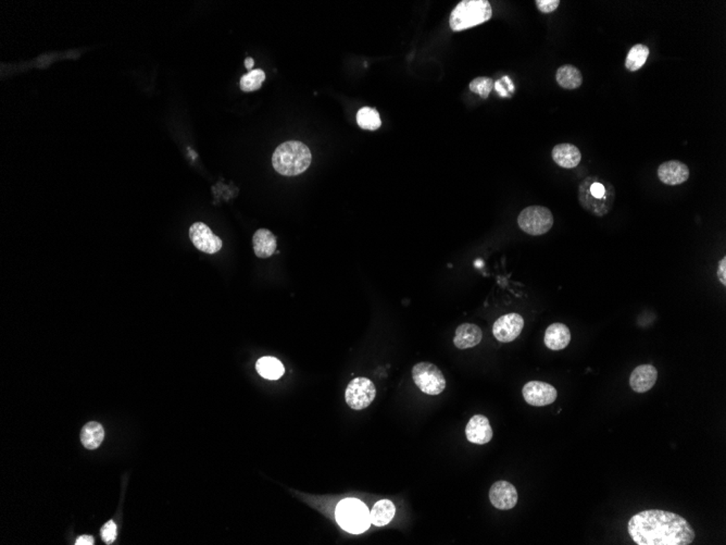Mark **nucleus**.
<instances>
[{
    "label": "nucleus",
    "mask_w": 726,
    "mask_h": 545,
    "mask_svg": "<svg viewBox=\"0 0 726 545\" xmlns=\"http://www.w3.org/2000/svg\"><path fill=\"white\" fill-rule=\"evenodd\" d=\"M649 55H650V51L646 45H643V44L634 45L626 57L625 68L631 72H636L639 69L643 68Z\"/></svg>",
    "instance_id": "b1692460"
},
{
    "label": "nucleus",
    "mask_w": 726,
    "mask_h": 545,
    "mask_svg": "<svg viewBox=\"0 0 726 545\" xmlns=\"http://www.w3.org/2000/svg\"><path fill=\"white\" fill-rule=\"evenodd\" d=\"M493 85L495 83H493V78L480 76V78H474L470 83V91L472 93L478 94L482 99H486L493 91Z\"/></svg>",
    "instance_id": "bb28decb"
},
{
    "label": "nucleus",
    "mask_w": 726,
    "mask_h": 545,
    "mask_svg": "<svg viewBox=\"0 0 726 545\" xmlns=\"http://www.w3.org/2000/svg\"><path fill=\"white\" fill-rule=\"evenodd\" d=\"M412 378L416 387L428 395H439L446 387L443 372L431 362H419L412 369Z\"/></svg>",
    "instance_id": "0eeeda50"
},
{
    "label": "nucleus",
    "mask_w": 726,
    "mask_h": 545,
    "mask_svg": "<svg viewBox=\"0 0 726 545\" xmlns=\"http://www.w3.org/2000/svg\"><path fill=\"white\" fill-rule=\"evenodd\" d=\"M658 178L666 185H679L689 180V169L679 160L666 161L659 166Z\"/></svg>",
    "instance_id": "4468645a"
},
{
    "label": "nucleus",
    "mask_w": 726,
    "mask_h": 545,
    "mask_svg": "<svg viewBox=\"0 0 726 545\" xmlns=\"http://www.w3.org/2000/svg\"><path fill=\"white\" fill-rule=\"evenodd\" d=\"M105 437V430L101 424L96 421L88 422L81 431V442L87 450H96L103 443Z\"/></svg>",
    "instance_id": "4be33fe9"
},
{
    "label": "nucleus",
    "mask_w": 726,
    "mask_h": 545,
    "mask_svg": "<svg viewBox=\"0 0 726 545\" xmlns=\"http://www.w3.org/2000/svg\"><path fill=\"white\" fill-rule=\"evenodd\" d=\"M376 389L373 382L368 378H355L346 389L345 400L349 408L355 410H364L375 399Z\"/></svg>",
    "instance_id": "6e6552de"
},
{
    "label": "nucleus",
    "mask_w": 726,
    "mask_h": 545,
    "mask_svg": "<svg viewBox=\"0 0 726 545\" xmlns=\"http://www.w3.org/2000/svg\"><path fill=\"white\" fill-rule=\"evenodd\" d=\"M95 540L90 535H82L76 540V545H93Z\"/></svg>",
    "instance_id": "7c9ffc66"
},
{
    "label": "nucleus",
    "mask_w": 726,
    "mask_h": 545,
    "mask_svg": "<svg viewBox=\"0 0 726 545\" xmlns=\"http://www.w3.org/2000/svg\"><path fill=\"white\" fill-rule=\"evenodd\" d=\"M101 539L105 544H111L117 539V525L113 520H109L108 523L103 526L101 530Z\"/></svg>",
    "instance_id": "cd10ccee"
},
{
    "label": "nucleus",
    "mask_w": 726,
    "mask_h": 545,
    "mask_svg": "<svg viewBox=\"0 0 726 545\" xmlns=\"http://www.w3.org/2000/svg\"><path fill=\"white\" fill-rule=\"evenodd\" d=\"M524 400L527 404L536 408H543L552 404L557 400L558 392L556 387L541 381H531L522 389Z\"/></svg>",
    "instance_id": "1a4fd4ad"
},
{
    "label": "nucleus",
    "mask_w": 726,
    "mask_h": 545,
    "mask_svg": "<svg viewBox=\"0 0 726 545\" xmlns=\"http://www.w3.org/2000/svg\"><path fill=\"white\" fill-rule=\"evenodd\" d=\"M552 159L561 168L573 169L581 162L582 153L575 145L562 143L555 146L552 149Z\"/></svg>",
    "instance_id": "dca6fc26"
},
{
    "label": "nucleus",
    "mask_w": 726,
    "mask_h": 545,
    "mask_svg": "<svg viewBox=\"0 0 726 545\" xmlns=\"http://www.w3.org/2000/svg\"><path fill=\"white\" fill-rule=\"evenodd\" d=\"M264 80H266V73L261 69L249 71L247 74L242 76V91L246 92V93L258 91L259 88L262 86L263 81Z\"/></svg>",
    "instance_id": "a878e982"
},
{
    "label": "nucleus",
    "mask_w": 726,
    "mask_h": 545,
    "mask_svg": "<svg viewBox=\"0 0 726 545\" xmlns=\"http://www.w3.org/2000/svg\"><path fill=\"white\" fill-rule=\"evenodd\" d=\"M357 124L363 130L375 131L382 126L381 117L376 109L363 107L357 113Z\"/></svg>",
    "instance_id": "393cba45"
},
{
    "label": "nucleus",
    "mask_w": 726,
    "mask_h": 545,
    "mask_svg": "<svg viewBox=\"0 0 726 545\" xmlns=\"http://www.w3.org/2000/svg\"><path fill=\"white\" fill-rule=\"evenodd\" d=\"M253 251L259 258H269L276 251L278 242L276 235L270 230L259 229L253 234Z\"/></svg>",
    "instance_id": "6ab92c4d"
},
{
    "label": "nucleus",
    "mask_w": 726,
    "mask_h": 545,
    "mask_svg": "<svg viewBox=\"0 0 726 545\" xmlns=\"http://www.w3.org/2000/svg\"><path fill=\"white\" fill-rule=\"evenodd\" d=\"M396 508L389 500H381L375 503L370 512L371 523L376 527L389 525L395 516Z\"/></svg>",
    "instance_id": "412c9836"
},
{
    "label": "nucleus",
    "mask_w": 726,
    "mask_h": 545,
    "mask_svg": "<svg viewBox=\"0 0 726 545\" xmlns=\"http://www.w3.org/2000/svg\"><path fill=\"white\" fill-rule=\"evenodd\" d=\"M253 65H255V61H253V58H251V57H248V58H246V60H245V67H246V68L248 69L249 71H251V70H253Z\"/></svg>",
    "instance_id": "2f4dec72"
},
{
    "label": "nucleus",
    "mask_w": 726,
    "mask_h": 545,
    "mask_svg": "<svg viewBox=\"0 0 726 545\" xmlns=\"http://www.w3.org/2000/svg\"><path fill=\"white\" fill-rule=\"evenodd\" d=\"M312 155L308 146L298 141L280 144L272 156V165L276 172L285 176L303 174L310 167Z\"/></svg>",
    "instance_id": "f03ea898"
},
{
    "label": "nucleus",
    "mask_w": 726,
    "mask_h": 545,
    "mask_svg": "<svg viewBox=\"0 0 726 545\" xmlns=\"http://www.w3.org/2000/svg\"><path fill=\"white\" fill-rule=\"evenodd\" d=\"M543 341L551 351H561L570 344L571 332L566 324H552L547 328Z\"/></svg>",
    "instance_id": "a211bd4d"
},
{
    "label": "nucleus",
    "mask_w": 726,
    "mask_h": 545,
    "mask_svg": "<svg viewBox=\"0 0 726 545\" xmlns=\"http://www.w3.org/2000/svg\"><path fill=\"white\" fill-rule=\"evenodd\" d=\"M536 7L543 13H551L557 10L560 5L559 0H536Z\"/></svg>",
    "instance_id": "c85d7f7f"
},
{
    "label": "nucleus",
    "mask_w": 726,
    "mask_h": 545,
    "mask_svg": "<svg viewBox=\"0 0 726 545\" xmlns=\"http://www.w3.org/2000/svg\"><path fill=\"white\" fill-rule=\"evenodd\" d=\"M627 530L639 545H689L695 531L685 518L675 512L647 510L630 519Z\"/></svg>",
    "instance_id": "f257e3e1"
},
{
    "label": "nucleus",
    "mask_w": 726,
    "mask_h": 545,
    "mask_svg": "<svg viewBox=\"0 0 726 545\" xmlns=\"http://www.w3.org/2000/svg\"><path fill=\"white\" fill-rule=\"evenodd\" d=\"M336 519L344 530L359 535L368 530L371 515L364 503L357 498H345L336 508Z\"/></svg>",
    "instance_id": "39448f33"
},
{
    "label": "nucleus",
    "mask_w": 726,
    "mask_h": 545,
    "mask_svg": "<svg viewBox=\"0 0 726 545\" xmlns=\"http://www.w3.org/2000/svg\"><path fill=\"white\" fill-rule=\"evenodd\" d=\"M493 9L487 0H464L451 12L449 26L453 32L468 30L491 20Z\"/></svg>",
    "instance_id": "20e7f679"
},
{
    "label": "nucleus",
    "mask_w": 726,
    "mask_h": 545,
    "mask_svg": "<svg viewBox=\"0 0 726 545\" xmlns=\"http://www.w3.org/2000/svg\"><path fill=\"white\" fill-rule=\"evenodd\" d=\"M614 191L611 184L597 178H589L580 185L582 206L595 216H604L614 204Z\"/></svg>",
    "instance_id": "7ed1b4c3"
},
{
    "label": "nucleus",
    "mask_w": 726,
    "mask_h": 545,
    "mask_svg": "<svg viewBox=\"0 0 726 545\" xmlns=\"http://www.w3.org/2000/svg\"><path fill=\"white\" fill-rule=\"evenodd\" d=\"M255 369L261 377L268 380L280 379L285 372L283 364L276 357L271 356L260 358L255 364Z\"/></svg>",
    "instance_id": "5701e85b"
},
{
    "label": "nucleus",
    "mask_w": 726,
    "mask_h": 545,
    "mask_svg": "<svg viewBox=\"0 0 726 545\" xmlns=\"http://www.w3.org/2000/svg\"><path fill=\"white\" fill-rule=\"evenodd\" d=\"M718 276H719L720 282H721L723 285H726V257H723L721 262H719Z\"/></svg>",
    "instance_id": "c756f323"
},
{
    "label": "nucleus",
    "mask_w": 726,
    "mask_h": 545,
    "mask_svg": "<svg viewBox=\"0 0 726 545\" xmlns=\"http://www.w3.org/2000/svg\"><path fill=\"white\" fill-rule=\"evenodd\" d=\"M552 212L543 206H530L520 212L518 226L525 233L539 237L549 232L554 226Z\"/></svg>",
    "instance_id": "423d86ee"
},
{
    "label": "nucleus",
    "mask_w": 726,
    "mask_h": 545,
    "mask_svg": "<svg viewBox=\"0 0 726 545\" xmlns=\"http://www.w3.org/2000/svg\"><path fill=\"white\" fill-rule=\"evenodd\" d=\"M657 379L658 370L652 364H641L632 372L630 385L634 392H648L656 385Z\"/></svg>",
    "instance_id": "2eb2a0df"
},
{
    "label": "nucleus",
    "mask_w": 726,
    "mask_h": 545,
    "mask_svg": "<svg viewBox=\"0 0 726 545\" xmlns=\"http://www.w3.org/2000/svg\"><path fill=\"white\" fill-rule=\"evenodd\" d=\"M483 339L481 328L472 324H462L456 330L453 344L459 349H468L476 346Z\"/></svg>",
    "instance_id": "f3484780"
},
{
    "label": "nucleus",
    "mask_w": 726,
    "mask_h": 545,
    "mask_svg": "<svg viewBox=\"0 0 726 545\" xmlns=\"http://www.w3.org/2000/svg\"><path fill=\"white\" fill-rule=\"evenodd\" d=\"M189 239L198 251L205 254H216L223 245L222 240L214 235L210 228L203 222H196L189 228Z\"/></svg>",
    "instance_id": "9d476101"
},
{
    "label": "nucleus",
    "mask_w": 726,
    "mask_h": 545,
    "mask_svg": "<svg viewBox=\"0 0 726 545\" xmlns=\"http://www.w3.org/2000/svg\"><path fill=\"white\" fill-rule=\"evenodd\" d=\"M518 491L508 481H497L489 490L491 505L497 510H508L514 508L518 503Z\"/></svg>",
    "instance_id": "f8f14e48"
},
{
    "label": "nucleus",
    "mask_w": 726,
    "mask_h": 545,
    "mask_svg": "<svg viewBox=\"0 0 726 545\" xmlns=\"http://www.w3.org/2000/svg\"><path fill=\"white\" fill-rule=\"evenodd\" d=\"M557 83L568 91H573L576 88L581 87L583 84V76L581 71L572 65H564L557 70Z\"/></svg>",
    "instance_id": "aec40b11"
},
{
    "label": "nucleus",
    "mask_w": 726,
    "mask_h": 545,
    "mask_svg": "<svg viewBox=\"0 0 726 545\" xmlns=\"http://www.w3.org/2000/svg\"><path fill=\"white\" fill-rule=\"evenodd\" d=\"M523 327V317L512 312L499 317L493 324V335L501 343H510L521 335Z\"/></svg>",
    "instance_id": "9b49d317"
},
{
    "label": "nucleus",
    "mask_w": 726,
    "mask_h": 545,
    "mask_svg": "<svg viewBox=\"0 0 726 545\" xmlns=\"http://www.w3.org/2000/svg\"><path fill=\"white\" fill-rule=\"evenodd\" d=\"M466 435L468 442L474 444L484 445L491 442L493 433L489 418L484 414L473 416L466 425Z\"/></svg>",
    "instance_id": "ddd939ff"
}]
</instances>
